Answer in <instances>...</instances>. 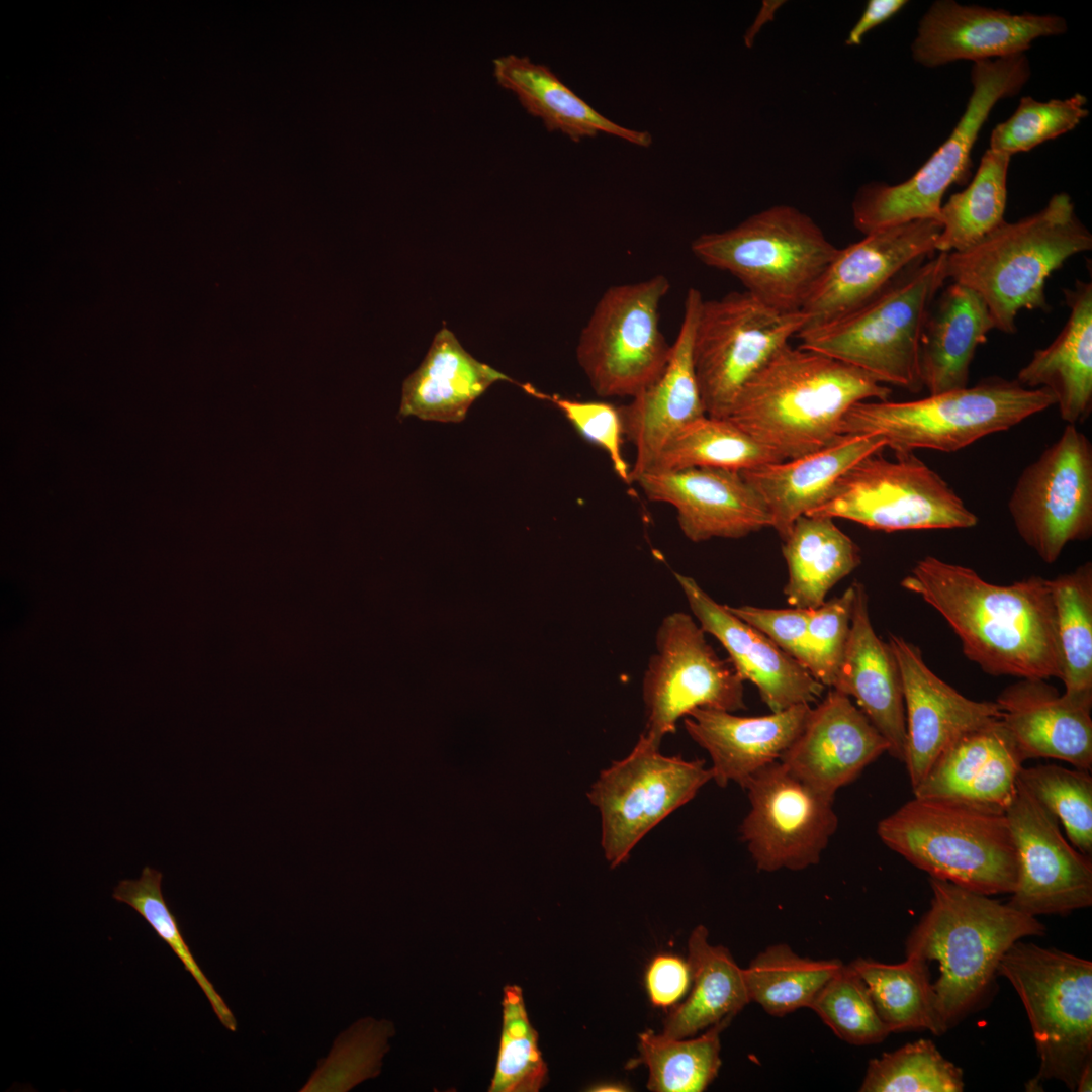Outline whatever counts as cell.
<instances>
[{
  "label": "cell",
  "mask_w": 1092,
  "mask_h": 1092,
  "mask_svg": "<svg viewBox=\"0 0 1092 1092\" xmlns=\"http://www.w3.org/2000/svg\"><path fill=\"white\" fill-rule=\"evenodd\" d=\"M882 842L930 877L984 894H1011L1017 856L1005 813L914 797L877 826Z\"/></svg>",
  "instance_id": "5b68a950"
},
{
  "label": "cell",
  "mask_w": 1092,
  "mask_h": 1092,
  "mask_svg": "<svg viewBox=\"0 0 1092 1092\" xmlns=\"http://www.w3.org/2000/svg\"><path fill=\"white\" fill-rule=\"evenodd\" d=\"M996 704L1026 760L1054 758L1091 770L1092 707L1041 678H1020L999 694Z\"/></svg>",
  "instance_id": "f1b7e54d"
},
{
  "label": "cell",
  "mask_w": 1092,
  "mask_h": 1092,
  "mask_svg": "<svg viewBox=\"0 0 1092 1092\" xmlns=\"http://www.w3.org/2000/svg\"><path fill=\"white\" fill-rule=\"evenodd\" d=\"M1014 527L1045 563L1092 535V445L1075 425L1027 465L1008 500Z\"/></svg>",
  "instance_id": "2e32d148"
},
{
  "label": "cell",
  "mask_w": 1092,
  "mask_h": 1092,
  "mask_svg": "<svg viewBox=\"0 0 1092 1092\" xmlns=\"http://www.w3.org/2000/svg\"><path fill=\"white\" fill-rule=\"evenodd\" d=\"M691 251L770 307L795 312L803 310L839 248L808 214L775 205L734 228L698 236Z\"/></svg>",
  "instance_id": "8992f818"
},
{
  "label": "cell",
  "mask_w": 1092,
  "mask_h": 1092,
  "mask_svg": "<svg viewBox=\"0 0 1092 1092\" xmlns=\"http://www.w3.org/2000/svg\"><path fill=\"white\" fill-rule=\"evenodd\" d=\"M503 380L514 382L476 360L443 327L435 335L422 364L403 382L399 416L459 423L490 385Z\"/></svg>",
  "instance_id": "d6a6232c"
},
{
  "label": "cell",
  "mask_w": 1092,
  "mask_h": 1092,
  "mask_svg": "<svg viewBox=\"0 0 1092 1092\" xmlns=\"http://www.w3.org/2000/svg\"><path fill=\"white\" fill-rule=\"evenodd\" d=\"M492 64L498 85L513 92L549 131H560L574 142L605 133L640 147L651 145L650 133L624 127L602 115L547 66L514 54L498 57Z\"/></svg>",
  "instance_id": "836d02e7"
},
{
  "label": "cell",
  "mask_w": 1092,
  "mask_h": 1092,
  "mask_svg": "<svg viewBox=\"0 0 1092 1092\" xmlns=\"http://www.w3.org/2000/svg\"><path fill=\"white\" fill-rule=\"evenodd\" d=\"M690 982L688 963L671 954L654 958L646 972L649 998L657 1007H668L678 1001L687 992Z\"/></svg>",
  "instance_id": "db71d44e"
},
{
  "label": "cell",
  "mask_w": 1092,
  "mask_h": 1092,
  "mask_svg": "<svg viewBox=\"0 0 1092 1092\" xmlns=\"http://www.w3.org/2000/svg\"><path fill=\"white\" fill-rule=\"evenodd\" d=\"M928 962L906 957L899 964L857 958L849 965L863 980L875 1008L891 1032L947 1030L936 1005Z\"/></svg>",
  "instance_id": "8d00e7d4"
},
{
  "label": "cell",
  "mask_w": 1092,
  "mask_h": 1092,
  "mask_svg": "<svg viewBox=\"0 0 1092 1092\" xmlns=\"http://www.w3.org/2000/svg\"><path fill=\"white\" fill-rule=\"evenodd\" d=\"M1070 309L1066 324L1045 348L1034 351L1016 377L1025 388H1045L1063 421L1084 422L1092 410V283L1077 280L1063 289Z\"/></svg>",
  "instance_id": "4dcf8cb0"
},
{
  "label": "cell",
  "mask_w": 1092,
  "mask_h": 1092,
  "mask_svg": "<svg viewBox=\"0 0 1092 1092\" xmlns=\"http://www.w3.org/2000/svg\"><path fill=\"white\" fill-rule=\"evenodd\" d=\"M1026 759L1003 721L970 731L936 759L914 797L1005 813Z\"/></svg>",
  "instance_id": "484cf974"
},
{
  "label": "cell",
  "mask_w": 1092,
  "mask_h": 1092,
  "mask_svg": "<svg viewBox=\"0 0 1092 1092\" xmlns=\"http://www.w3.org/2000/svg\"><path fill=\"white\" fill-rule=\"evenodd\" d=\"M1091 249L1092 235L1071 196L1059 192L1039 211L1004 221L975 245L946 253L945 275L982 297L996 330L1014 334L1020 310H1048L1051 274Z\"/></svg>",
  "instance_id": "3957f363"
},
{
  "label": "cell",
  "mask_w": 1092,
  "mask_h": 1092,
  "mask_svg": "<svg viewBox=\"0 0 1092 1092\" xmlns=\"http://www.w3.org/2000/svg\"><path fill=\"white\" fill-rule=\"evenodd\" d=\"M808 321L803 310H778L745 290L703 299L692 357L706 415L727 419L745 384Z\"/></svg>",
  "instance_id": "4fadbf2b"
},
{
  "label": "cell",
  "mask_w": 1092,
  "mask_h": 1092,
  "mask_svg": "<svg viewBox=\"0 0 1092 1092\" xmlns=\"http://www.w3.org/2000/svg\"><path fill=\"white\" fill-rule=\"evenodd\" d=\"M930 907L906 940V957L936 961L932 983L947 1027L983 997L1005 952L1018 940L1042 936L1035 917L950 882L929 878Z\"/></svg>",
  "instance_id": "277c9868"
},
{
  "label": "cell",
  "mask_w": 1092,
  "mask_h": 1092,
  "mask_svg": "<svg viewBox=\"0 0 1092 1092\" xmlns=\"http://www.w3.org/2000/svg\"><path fill=\"white\" fill-rule=\"evenodd\" d=\"M1068 29L1058 15L1020 13L953 0L933 2L921 17L911 44L913 60L927 68L1024 54L1031 43Z\"/></svg>",
  "instance_id": "44dd1931"
},
{
  "label": "cell",
  "mask_w": 1092,
  "mask_h": 1092,
  "mask_svg": "<svg viewBox=\"0 0 1092 1092\" xmlns=\"http://www.w3.org/2000/svg\"><path fill=\"white\" fill-rule=\"evenodd\" d=\"M963 1071L928 1039L907 1043L869 1062L861 1092H961Z\"/></svg>",
  "instance_id": "ee69618b"
},
{
  "label": "cell",
  "mask_w": 1092,
  "mask_h": 1092,
  "mask_svg": "<svg viewBox=\"0 0 1092 1092\" xmlns=\"http://www.w3.org/2000/svg\"><path fill=\"white\" fill-rule=\"evenodd\" d=\"M779 461L783 460L729 419L704 416L673 436L650 470L717 467L742 471Z\"/></svg>",
  "instance_id": "60d3db41"
},
{
  "label": "cell",
  "mask_w": 1092,
  "mask_h": 1092,
  "mask_svg": "<svg viewBox=\"0 0 1092 1092\" xmlns=\"http://www.w3.org/2000/svg\"><path fill=\"white\" fill-rule=\"evenodd\" d=\"M843 966L839 959H810L797 954L786 943L772 944L744 969L749 1000L777 1017L810 1008L819 991Z\"/></svg>",
  "instance_id": "f35d334b"
},
{
  "label": "cell",
  "mask_w": 1092,
  "mask_h": 1092,
  "mask_svg": "<svg viewBox=\"0 0 1092 1092\" xmlns=\"http://www.w3.org/2000/svg\"><path fill=\"white\" fill-rule=\"evenodd\" d=\"M907 3L906 0H869L861 16L849 31L845 43L859 46L870 30L890 19Z\"/></svg>",
  "instance_id": "11a10c76"
},
{
  "label": "cell",
  "mask_w": 1092,
  "mask_h": 1092,
  "mask_svg": "<svg viewBox=\"0 0 1092 1092\" xmlns=\"http://www.w3.org/2000/svg\"><path fill=\"white\" fill-rule=\"evenodd\" d=\"M890 394L854 367L787 344L745 384L727 419L782 460L794 459L842 436L853 404Z\"/></svg>",
  "instance_id": "7a4b0ae2"
},
{
  "label": "cell",
  "mask_w": 1092,
  "mask_h": 1092,
  "mask_svg": "<svg viewBox=\"0 0 1092 1092\" xmlns=\"http://www.w3.org/2000/svg\"><path fill=\"white\" fill-rule=\"evenodd\" d=\"M1075 1091H1092V1060L1086 1063V1065L1083 1067L1079 1075Z\"/></svg>",
  "instance_id": "9f6ffc18"
},
{
  "label": "cell",
  "mask_w": 1092,
  "mask_h": 1092,
  "mask_svg": "<svg viewBox=\"0 0 1092 1092\" xmlns=\"http://www.w3.org/2000/svg\"><path fill=\"white\" fill-rule=\"evenodd\" d=\"M750 809L740 838L760 872L802 871L819 863L838 828L834 799L776 761L747 779Z\"/></svg>",
  "instance_id": "e0dca14e"
},
{
  "label": "cell",
  "mask_w": 1092,
  "mask_h": 1092,
  "mask_svg": "<svg viewBox=\"0 0 1092 1092\" xmlns=\"http://www.w3.org/2000/svg\"><path fill=\"white\" fill-rule=\"evenodd\" d=\"M993 329L978 293L954 282L944 287L931 303L920 339L919 373L929 394L968 386L975 353Z\"/></svg>",
  "instance_id": "1f68e13d"
},
{
  "label": "cell",
  "mask_w": 1092,
  "mask_h": 1092,
  "mask_svg": "<svg viewBox=\"0 0 1092 1092\" xmlns=\"http://www.w3.org/2000/svg\"><path fill=\"white\" fill-rule=\"evenodd\" d=\"M1019 783L1065 828L1072 845L1092 852V778L1088 770L1058 764L1022 767Z\"/></svg>",
  "instance_id": "f6af8a7d"
},
{
  "label": "cell",
  "mask_w": 1092,
  "mask_h": 1092,
  "mask_svg": "<svg viewBox=\"0 0 1092 1092\" xmlns=\"http://www.w3.org/2000/svg\"><path fill=\"white\" fill-rule=\"evenodd\" d=\"M659 747L642 733L632 751L601 771L589 790L601 815V845L612 868L625 862L652 828L712 780L703 760L666 756Z\"/></svg>",
  "instance_id": "5bb4252c"
},
{
  "label": "cell",
  "mask_w": 1092,
  "mask_h": 1092,
  "mask_svg": "<svg viewBox=\"0 0 1092 1092\" xmlns=\"http://www.w3.org/2000/svg\"><path fill=\"white\" fill-rule=\"evenodd\" d=\"M394 1034L392 1022L360 1019L335 1039L300 1092H347L378 1076Z\"/></svg>",
  "instance_id": "7bdbcfd3"
},
{
  "label": "cell",
  "mask_w": 1092,
  "mask_h": 1092,
  "mask_svg": "<svg viewBox=\"0 0 1092 1092\" xmlns=\"http://www.w3.org/2000/svg\"><path fill=\"white\" fill-rule=\"evenodd\" d=\"M634 482L649 500L671 505L682 534L695 543L739 539L771 527L764 502L737 470H650Z\"/></svg>",
  "instance_id": "7402d4cb"
},
{
  "label": "cell",
  "mask_w": 1092,
  "mask_h": 1092,
  "mask_svg": "<svg viewBox=\"0 0 1092 1092\" xmlns=\"http://www.w3.org/2000/svg\"><path fill=\"white\" fill-rule=\"evenodd\" d=\"M885 447L886 441L876 435H842L817 451L740 473L764 502L771 528L784 539L799 517L827 497L841 475Z\"/></svg>",
  "instance_id": "f546056e"
},
{
  "label": "cell",
  "mask_w": 1092,
  "mask_h": 1092,
  "mask_svg": "<svg viewBox=\"0 0 1092 1092\" xmlns=\"http://www.w3.org/2000/svg\"><path fill=\"white\" fill-rule=\"evenodd\" d=\"M945 258L946 253L939 252L909 267L858 308L799 333V347L854 367L882 384L921 391L920 339L931 303L946 280Z\"/></svg>",
  "instance_id": "ba28073f"
},
{
  "label": "cell",
  "mask_w": 1092,
  "mask_h": 1092,
  "mask_svg": "<svg viewBox=\"0 0 1092 1092\" xmlns=\"http://www.w3.org/2000/svg\"><path fill=\"white\" fill-rule=\"evenodd\" d=\"M693 616L705 633L714 636L743 680L755 685L770 712L821 697L825 686L767 637L716 602L691 576L674 574Z\"/></svg>",
  "instance_id": "d4e9b609"
},
{
  "label": "cell",
  "mask_w": 1092,
  "mask_h": 1092,
  "mask_svg": "<svg viewBox=\"0 0 1092 1092\" xmlns=\"http://www.w3.org/2000/svg\"><path fill=\"white\" fill-rule=\"evenodd\" d=\"M783 541L788 568L784 595L795 608H818L829 590L861 563L858 545L829 517H799Z\"/></svg>",
  "instance_id": "e575fe53"
},
{
  "label": "cell",
  "mask_w": 1092,
  "mask_h": 1092,
  "mask_svg": "<svg viewBox=\"0 0 1092 1092\" xmlns=\"http://www.w3.org/2000/svg\"><path fill=\"white\" fill-rule=\"evenodd\" d=\"M727 608L806 668V633L810 610L795 607L772 609L749 605L727 606Z\"/></svg>",
  "instance_id": "f5cc1de1"
},
{
  "label": "cell",
  "mask_w": 1092,
  "mask_h": 1092,
  "mask_svg": "<svg viewBox=\"0 0 1092 1092\" xmlns=\"http://www.w3.org/2000/svg\"><path fill=\"white\" fill-rule=\"evenodd\" d=\"M694 617L673 612L663 618L655 652L642 680L646 726L643 734L661 743L696 708L736 712L746 708L743 678L719 657Z\"/></svg>",
  "instance_id": "9a60e30c"
},
{
  "label": "cell",
  "mask_w": 1092,
  "mask_h": 1092,
  "mask_svg": "<svg viewBox=\"0 0 1092 1092\" xmlns=\"http://www.w3.org/2000/svg\"><path fill=\"white\" fill-rule=\"evenodd\" d=\"M901 586L936 610L965 656L991 675L1061 679L1056 616L1048 579L994 584L975 570L927 555Z\"/></svg>",
  "instance_id": "6da1fadb"
},
{
  "label": "cell",
  "mask_w": 1092,
  "mask_h": 1092,
  "mask_svg": "<svg viewBox=\"0 0 1092 1092\" xmlns=\"http://www.w3.org/2000/svg\"><path fill=\"white\" fill-rule=\"evenodd\" d=\"M1005 816L1017 856L1016 886L1008 904L1035 917L1091 906L1090 858L1067 842L1058 819L1018 779Z\"/></svg>",
  "instance_id": "ac0fdd59"
},
{
  "label": "cell",
  "mask_w": 1092,
  "mask_h": 1092,
  "mask_svg": "<svg viewBox=\"0 0 1092 1092\" xmlns=\"http://www.w3.org/2000/svg\"><path fill=\"white\" fill-rule=\"evenodd\" d=\"M161 883L162 873L145 867L139 879L119 881L113 890L112 897L130 906L151 925L199 985L220 1023L230 1031H236L237 1021L233 1012L192 956L176 917L163 897Z\"/></svg>",
  "instance_id": "7dc6e473"
},
{
  "label": "cell",
  "mask_w": 1092,
  "mask_h": 1092,
  "mask_svg": "<svg viewBox=\"0 0 1092 1092\" xmlns=\"http://www.w3.org/2000/svg\"><path fill=\"white\" fill-rule=\"evenodd\" d=\"M997 974L1014 987L1032 1029L1039 1069L1030 1087L1058 1080L1075 1091L1092 1060V963L1021 940L1002 957Z\"/></svg>",
  "instance_id": "30bf717a"
},
{
  "label": "cell",
  "mask_w": 1092,
  "mask_h": 1092,
  "mask_svg": "<svg viewBox=\"0 0 1092 1092\" xmlns=\"http://www.w3.org/2000/svg\"><path fill=\"white\" fill-rule=\"evenodd\" d=\"M703 299L697 288H689L681 324L663 373L628 404L618 407L623 434L635 448L631 483L652 469L680 429L707 416L692 357L694 330Z\"/></svg>",
  "instance_id": "cb8c5ba5"
},
{
  "label": "cell",
  "mask_w": 1092,
  "mask_h": 1092,
  "mask_svg": "<svg viewBox=\"0 0 1092 1092\" xmlns=\"http://www.w3.org/2000/svg\"><path fill=\"white\" fill-rule=\"evenodd\" d=\"M1086 104L1081 93L1046 102L1022 97L1014 113L992 130L989 149L1009 156L1028 152L1078 126L1089 115Z\"/></svg>",
  "instance_id": "681fc988"
},
{
  "label": "cell",
  "mask_w": 1092,
  "mask_h": 1092,
  "mask_svg": "<svg viewBox=\"0 0 1092 1092\" xmlns=\"http://www.w3.org/2000/svg\"><path fill=\"white\" fill-rule=\"evenodd\" d=\"M888 748L851 699L832 689L811 708L802 732L780 762L804 784L834 799Z\"/></svg>",
  "instance_id": "603a6c76"
},
{
  "label": "cell",
  "mask_w": 1092,
  "mask_h": 1092,
  "mask_svg": "<svg viewBox=\"0 0 1092 1092\" xmlns=\"http://www.w3.org/2000/svg\"><path fill=\"white\" fill-rule=\"evenodd\" d=\"M1054 404L1045 388H1025L1016 379L992 376L972 387L916 400L857 402L845 414L841 435H876L895 452L952 453Z\"/></svg>",
  "instance_id": "52a82bcc"
},
{
  "label": "cell",
  "mask_w": 1092,
  "mask_h": 1092,
  "mask_svg": "<svg viewBox=\"0 0 1092 1092\" xmlns=\"http://www.w3.org/2000/svg\"><path fill=\"white\" fill-rule=\"evenodd\" d=\"M866 456L835 482L808 516L840 518L871 530L965 529L978 517L951 486L913 452Z\"/></svg>",
  "instance_id": "8fae6325"
},
{
  "label": "cell",
  "mask_w": 1092,
  "mask_h": 1092,
  "mask_svg": "<svg viewBox=\"0 0 1092 1092\" xmlns=\"http://www.w3.org/2000/svg\"><path fill=\"white\" fill-rule=\"evenodd\" d=\"M528 393L551 401L587 441L600 446L609 456L617 476L630 484V469L622 452L623 426L619 408L602 401H579L547 395L529 385Z\"/></svg>",
  "instance_id": "816d5d0a"
},
{
  "label": "cell",
  "mask_w": 1092,
  "mask_h": 1092,
  "mask_svg": "<svg viewBox=\"0 0 1092 1092\" xmlns=\"http://www.w3.org/2000/svg\"><path fill=\"white\" fill-rule=\"evenodd\" d=\"M1056 616L1064 695L1092 707V563L1048 579Z\"/></svg>",
  "instance_id": "74e56055"
},
{
  "label": "cell",
  "mask_w": 1092,
  "mask_h": 1092,
  "mask_svg": "<svg viewBox=\"0 0 1092 1092\" xmlns=\"http://www.w3.org/2000/svg\"><path fill=\"white\" fill-rule=\"evenodd\" d=\"M810 1009L836 1036L853 1045L878 1043L890 1034L863 980L849 964L823 986Z\"/></svg>",
  "instance_id": "c3c4849f"
},
{
  "label": "cell",
  "mask_w": 1092,
  "mask_h": 1092,
  "mask_svg": "<svg viewBox=\"0 0 1092 1092\" xmlns=\"http://www.w3.org/2000/svg\"><path fill=\"white\" fill-rule=\"evenodd\" d=\"M1025 54L975 62L972 93L950 135L906 181L870 182L851 204L853 225L863 235L915 220L939 221L944 193L971 176V153L995 104L1016 95L1029 80Z\"/></svg>",
  "instance_id": "9c48e42d"
},
{
  "label": "cell",
  "mask_w": 1092,
  "mask_h": 1092,
  "mask_svg": "<svg viewBox=\"0 0 1092 1092\" xmlns=\"http://www.w3.org/2000/svg\"><path fill=\"white\" fill-rule=\"evenodd\" d=\"M592 1090L593 1091H624L625 1089H624L623 1086H620V1085H607L606 1084V1085L597 1086Z\"/></svg>",
  "instance_id": "6f0895ef"
},
{
  "label": "cell",
  "mask_w": 1092,
  "mask_h": 1092,
  "mask_svg": "<svg viewBox=\"0 0 1092 1092\" xmlns=\"http://www.w3.org/2000/svg\"><path fill=\"white\" fill-rule=\"evenodd\" d=\"M940 232L939 221L915 220L869 233L839 248L803 308L809 316L803 331L825 326L858 308L906 269L933 256Z\"/></svg>",
  "instance_id": "d6986e66"
},
{
  "label": "cell",
  "mask_w": 1092,
  "mask_h": 1092,
  "mask_svg": "<svg viewBox=\"0 0 1092 1092\" xmlns=\"http://www.w3.org/2000/svg\"><path fill=\"white\" fill-rule=\"evenodd\" d=\"M670 289L662 274L609 287L579 335L576 358L602 397L633 398L663 373L671 353L659 325Z\"/></svg>",
  "instance_id": "7c38bea8"
},
{
  "label": "cell",
  "mask_w": 1092,
  "mask_h": 1092,
  "mask_svg": "<svg viewBox=\"0 0 1092 1092\" xmlns=\"http://www.w3.org/2000/svg\"><path fill=\"white\" fill-rule=\"evenodd\" d=\"M1010 159L991 149L984 153L967 188L952 194L940 208L941 232L935 251H963L1005 221Z\"/></svg>",
  "instance_id": "ab89813d"
},
{
  "label": "cell",
  "mask_w": 1092,
  "mask_h": 1092,
  "mask_svg": "<svg viewBox=\"0 0 1092 1092\" xmlns=\"http://www.w3.org/2000/svg\"><path fill=\"white\" fill-rule=\"evenodd\" d=\"M888 643L901 674L907 733L904 763L914 790L948 746L1000 720L1001 711L996 702L969 699L937 676L912 642L890 634Z\"/></svg>",
  "instance_id": "ffe728a7"
},
{
  "label": "cell",
  "mask_w": 1092,
  "mask_h": 1092,
  "mask_svg": "<svg viewBox=\"0 0 1092 1092\" xmlns=\"http://www.w3.org/2000/svg\"><path fill=\"white\" fill-rule=\"evenodd\" d=\"M854 587L848 640L831 688L855 700L887 741L888 754L904 763L907 733L898 662L873 628L864 585L855 581Z\"/></svg>",
  "instance_id": "83f0119b"
},
{
  "label": "cell",
  "mask_w": 1092,
  "mask_h": 1092,
  "mask_svg": "<svg viewBox=\"0 0 1092 1092\" xmlns=\"http://www.w3.org/2000/svg\"><path fill=\"white\" fill-rule=\"evenodd\" d=\"M800 704L763 716L696 708L684 718L690 737L710 755L712 780L740 787L761 768L779 761L802 732L811 711Z\"/></svg>",
  "instance_id": "4316f807"
},
{
  "label": "cell",
  "mask_w": 1092,
  "mask_h": 1092,
  "mask_svg": "<svg viewBox=\"0 0 1092 1092\" xmlns=\"http://www.w3.org/2000/svg\"><path fill=\"white\" fill-rule=\"evenodd\" d=\"M854 596L852 583L841 596L809 611L806 669L825 687H832L844 656Z\"/></svg>",
  "instance_id": "f907efd6"
},
{
  "label": "cell",
  "mask_w": 1092,
  "mask_h": 1092,
  "mask_svg": "<svg viewBox=\"0 0 1092 1092\" xmlns=\"http://www.w3.org/2000/svg\"><path fill=\"white\" fill-rule=\"evenodd\" d=\"M688 949L693 987L688 999L666 1017L662 1032L678 1039L732 1019L750 1002L744 969L727 948L709 943L705 926L699 925L692 931Z\"/></svg>",
  "instance_id": "d590c367"
},
{
  "label": "cell",
  "mask_w": 1092,
  "mask_h": 1092,
  "mask_svg": "<svg viewBox=\"0 0 1092 1092\" xmlns=\"http://www.w3.org/2000/svg\"><path fill=\"white\" fill-rule=\"evenodd\" d=\"M725 1019L694 1039L672 1038L646 1030L639 1034L638 1062L649 1070L647 1087L654 1092H701L718 1075L720 1033Z\"/></svg>",
  "instance_id": "b9f144b4"
},
{
  "label": "cell",
  "mask_w": 1092,
  "mask_h": 1092,
  "mask_svg": "<svg viewBox=\"0 0 1092 1092\" xmlns=\"http://www.w3.org/2000/svg\"><path fill=\"white\" fill-rule=\"evenodd\" d=\"M499 1049L490 1092H537L547 1081L548 1069L531 1025L523 992L518 985L504 988Z\"/></svg>",
  "instance_id": "bcb514c9"
}]
</instances>
